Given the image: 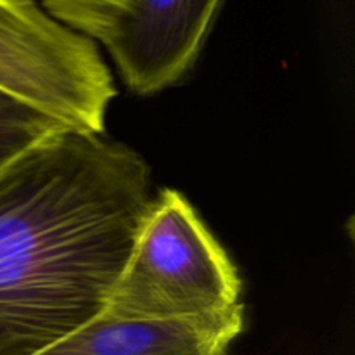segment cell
<instances>
[{"label":"cell","mask_w":355,"mask_h":355,"mask_svg":"<svg viewBox=\"0 0 355 355\" xmlns=\"http://www.w3.org/2000/svg\"><path fill=\"white\" fill-rule=\"evenodd\" d=\"M151 200L137 151L75 128L0 170V355H33L103 314Z\"/></svg>","instance_id":"6da1fadb"},{"label":"cell","mask_w":355,"mask_h":355,"mask_svg":"<svg viewBox=\"0 0 355 355\" xmlns=\"http://www.w3.org/2000/svg\"><path fill=\"white\" fill-rule=\"evenodd\" d=\"M0 89L75 130L103 134L116 96L94 40L38 0H0Z\"/></svg>","instance_id":"3957f363"},{"label":"cell","mask_w":355,"mask_h":355,"mask_svg":"<svg viewBox=\"0 0 355 355\" xmlns=\"http://www.w3.org/2000/svg\"><path fill=\"white\" fill-rule=\"evenodd\" d=\"M224 246L175 189L153 196L104 314L128 321H210L241 311Z\"/></svg>","instance_id":"7a4b0ae2"},{"label":"cell","mask_w":355,"mask_h":355,"mask_svg":"<svg viewBox=\"0 0 355 355\" xmlns=\"http://www.w3.org/2000/svg\"><path fill=\"white\" fill-rule=\"evenodd\" d=\"M54 19L94 42L106 44L132 0H38Z\"/></svg>","instance_id":"52a82bcc"},{"label":"cell","mask_w":355,"mask_h":355,"mask_svg":"<svg viewBox=\"0 0 355 355\" xmlns=\"http://www.w3.org/2000/svg\"><path fill=\"white\" fill-rule=\"evenodd\" d=\"M222 0H132L104 47L132 92L179 82L200 55Z\"/></svg>","instance_id":"277c9868"},{"label":"cell","mask_w":355,"mask_h":355,"mask_svg":"<svg viewBox=\"0 0 355 355\" xmlns=\"http://www.w3.org/2000/svg\"><path fill=\"white\" fill-rule=\"evenodd\" d=\"M245 309L210 321H128L99 314L33 355H229Z\"/></svg>","instance_id":"5b68a950"},{"label":"cell","mask_w":355,"mask_h":355,"mask_svg":"<svg viewBox=\"0 0 355 355\" xmlns=\"http://www.w3.org/2000/svg\"><path fill=\"white\" fill-rule=\"evenodd\" d=\"M66 128L69 127L0 89V170Z\"/></svg>","instance_id":"8992f818"}]
</instances>
